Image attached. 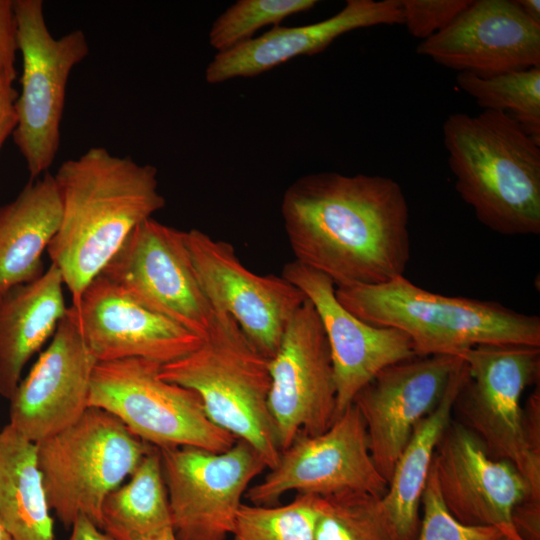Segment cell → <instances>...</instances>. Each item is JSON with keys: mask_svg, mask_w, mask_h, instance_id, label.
Masks as SVG:
<instances>
[{"mask_svg": "<svg viewBox=\"0 0 540 540\" xmlns=\"http://www.w3.org/2000/svg\"><path fill=\"white\" fill-rule=\"evenodd\" d=\"M431 468L446 508L458 521L494 527L511 540H523L515 529L513 512L525 500H540L512 464L492 458L461 422L450 421Z\"/></svg>", "mask_w": 540, "mask_h": 540, "instance_id": "15", "label": "cell"}, {"mask_svg": "<svg viewBox=\"0 0 540 540\" xmlns=\"http://www.w3.org/2000/svg\"><path fill=\"white\" fill-rule=\"evenodd\" d=\"M498 540H511V539L505 536H501Z\"/></svg>", "mask_w": 540, "mask_h": 540, "instance_id": "39", "label": "cell"}, {"mask_svg": "<svg viewBox=\"0 0 540 540\" xmlns=\"http://www.w3.org/2000/svg\"><path fill=\"white\" fill-rule=\"evenodd\" d=\"M281 215L294 260L335 287L386 283L410 260L409 207L392 178L307 174L285 190Z\"/></svg>", "mask_w": 540, "mask_h": 540, "instance_id": "1", "label": "cell"}, {"mask_svg": "<svg viewBox=\"0 0 540 540\" xmlns=\"http://www.w3.org/2000/svg\"><path fill=\"white\" fill-rule=\"evenodd\" d=\"M466 375L467 367L462 359L440 402L414 428L394 466L382 502L401 540H416L422 494L433 456L453 419L454 404Z\"/></svg>", "mask_w": 540, "mask_h": 540, "instance_id": "24", "label": "cell"}, {"mask_svg": "<svg viewBox=\"0 0 540 540\" xmlns=\"http://www.w3.org/2000/svg\"><path fill=\"white\" fill-rule=\"evenodd\" d=\"M456 83L483 110L508 114L540 142V67L491 76L462 72Z\"/></svg>", "mask_w": 540, "mask_h": 540, "instance_id": "27", "label": "cell"}, {"mask_svg": "<svg viewBox=\"0 0 540 540\" xmlns=\"http://www.w3.org/2000/svg\"><path fill=\"white\" fill-rule=\"evenodd\" d=\"M472 0H400L403 24L421 41L448 27Z\"/></svg>", "mask_w": 540, "mask_h": 540, "instance_id": "32", "label": "cell"}, {"mask_svg": "<svg viewBox=\"0 0 540 540\" xmlns=\"http://www.w3.org/2000/svg\"><path fill=\"white\" fill-rule=\"evenodd\" d=\"M416 53L439 65L479 76L540 67V24L516 0H472Z\"/></svg>", "mask_w": 540, "mask_h": 540, "instance_id": "19", "label": "cell"}, {"mask_svg": "<svg viewBox=\"0 0 540 540\" xmlns=\"http://www.w3.org/2000/svg\"><path fill=\"white\" fill-rule=\"evenodd\" d=\"M335 294L362 321L404 332L416 357L460 356L491 344L540 347L538 316L496 301L430 292L403 275L379 285L336 287Z\"/></svg>", "mask_w": 540, "mask_h": 540, "instance_id": "4", "label": "cell"}, {"mask_svg": "<svg viewBox=\"0 0 540 540\" xmlns=\"http://www.w3.org/2000/svg\"><path fill=\"white\" fill-rule=\"evenodd\" d=\"M423 517L416 540H498L504 536L497 528L470 526L458 521L446 508L435 474L430 469L422 494Z\"/></svg>", "mask_w": 540, "mask_h": 540, "instance_id": "31", "label": "cell"}, {"mask_svg": "<svg viewBox=\"0 0 540 540\" xmlns=\"http://www.w3.org/2000/svg\"><path fill=\"white\" fill-rule=\"evenodd\" d=\"M317 496L296 494L286 505L242 504L234 540H315Z\"/></svg>", "mask_w": 540, "mask_h": 540, "instance_id": "29", "label": "cell"}, {"mask_svg": "<svg viewBox=\"0 0 540 540\" xmlns=\"http://www.w3.org/2000/svg\"><path fill=\"white\" fill-rule=\"evenodd\" d=\"M282 276L313 304L327 337L337 391V416L384 368L416 357L410 338L394 328L370 325L337 299L326 275L295 260Z\"/></svg>", "mask_w": 540, "mask_h": 540, "instance_id": "17", "label": "cell"}, {"mask_svg": "<svg viewBox=\"0 0 540 540\" xmlns=\"http://www.w3.org/2000/svg\"><path fill=\"white\" fill-rule=\"evenodd\" d=\"M185 240L198 281L214 310L230 315L254 347L271 359L307 297L282 275L250 271L228 242L199 229L185 231Z\"/></svg>", "mask_w": 540, "mask_h": 540, "instance_id": "14", "label": "cell"}, {"mask_svg": "<svg viewBox=\"0 0 540 540\" xmlns=\"http://www.w3.org/2000/svg\"><path fill=\"white\" fill-rule=\"evenodd\" d=\"M461 362L451 355L402 361L384 368L355 396L371 457L388 484L414 428L440 402Z\"/></svg>", "mask_w": 540, "mask_h": 540, "instance_id": "16", "label": "cell"}, {"mask_svg": "<svg viewBox=\"0 0 540 540\" xmlns=\"http://www.w3.org/2000/svg\"><path fill=\"white\" fill-rule=\"evenodd\" d=\"M18 92L13 84L0 81V150L16 127L15 102Z\"/></svg>", "mask_w": 540, "mask_h": 540, "instance_id": "34", "label": "cell"}, {"mask_svg": "<svg viewBox=\"0 0 540 540\" xmlns=\"http://www.w3.org/2000/svg\"><path fill=\"white\" fill-rule=\"evenodd\" d=\"M136 302L202 339L215 310L198 281L185 231L141 222L101 271Z\"/></svg>", "mask_w": 540, "mask_h": 540, "instance_id": "11", "label": "cell"}, {"mask_svg": "<svg viewBox=\"0 0 540 540\" xmlns=\"http://www.w3.org/2000/svg\"><path fill=\"white\" fill-rule=\"evenodd\" d=\"M0 540H13L10 533L7 531L5 526L0 520Z\"/></svg>", "mask_w": 540, "mask_h": 540, "instance_id": "38", "label": "cell"}, {"mask_svg": "<svg viewBox=\"0 0 540 540\" xmlns=\"http://www.w3.org/2000/svg\"><path fill=\"white\" fill-rule=\"evenodd\" d=\"M53 175L62 215L47 253L61 272L72 306H77L133 229L166 201L156 167L104 147L64 161Z\"/></svg>", "mask_w": 540, "mask_h": 540, "instance_id": "2", "label": "cell"}, {"mask_svg": "<svg viewBox=\"0 0 540 540\" xmlns=\"http://www.w3.org/2000/svg\"><path fill=\"white\" fill-rule=\"evenodd\" d=\"M18 49L14 0H0V81L13 84Z\"/></svg>", "mask_w": 540, "mask_h": 540, "instance_id": "33", "label": "cell"}, {"mask_svg": "<svg viewBox=\"0 0 540 540\" xmlns=\"http://www.w3.org/2000/svg\"><path fill=\"white\" fill-rule=\"evenodd\" d=\"M71 308L97 362L135 357L162 365L189 354L203 340L145 308L102 274Z\"/></svg>", "mask_w": 540, "mask_h": 540, "instance_id": "20", "label": "cell"}, {"mask_svg": "<svg viewBox=\"0 0 540 540\" xmlns=\"http://www.w3.org/2000/svg\"><path fill=\"white\" fill-rule=\"evenodd\" d=\"M96 363L70 306L50 344L9 399L8 424L33 443L73 424L88 408Z\"/></svg>", "mask_w": 540, "mask_h": 540, "instance_id": "18", "label": "cell"}, {"mask_svg": "<svg viewBox=\"0 0 540 540\" xmlns=\"http://www.w3.org/2000/svg\"><path fill=\"white\" fill-rule=\"evenodd\" d=\"M63 279L51 263L37 279L0 296V396L10 399L30 358L54 335L67 312Z\"/></svg>", "mask_w": 540, "mask_h": 540, "instance_id": "22", "label": "cell"}, {"mask_svg": "<svg viewBox=\"0 0 540 540\" xmlns=\"http://www.w3.org/2000/svg\"><path fill=\"white\" fill-rule=\"evenodd\" d=\"M397 24H403L400 0H347L327 19L302 26H275L259 37L216 53L205 69V80L219 84L256 77L296 57L318 54L345 33Z\"/></svg>", "mask_w": 540, "mask_h": 540, "instance_id": "21", "label": "cell"}, {"mask_svg": "<svg viewBox=\"0 0 540 540\" xmlns=\"http://www.w3.org/2000/svg\"><path fill=\"white\" fill-rule=\"evenodd\" d=\"M36 447L47 501L60 522L71 528L77 516L84 515L101 529L104 500L152 446L113 414L88 407L73 424Z\"/></svg>", "mask_w": 540, "mask_h": 540, "instance_id": "6", "label": "cell"}, {"mask_svg": "<svg viewBox=\"0 0 540 540\" xmlns=\"http://www.w3.org/2000/svg\"><path fill=\"white\" fill-rule=\"evenodd\" d=\"M268 366V408L282 452L299 435L326 431L337 417L330 349L308 299L290 320Z\"/></svg>", "mask_w": 540, "mask_h": 540, "instance_id": "13", "label": "cell"}, {"mask_svg": "<svg viewBox=\"0 0 540 540\" xmlns=\"http://www.w3.org/2000/svg\"><path fill=\"white\" fill-rule=\"evenodd\" d=\"M160 366L135 357L97 362L88 407L113 414L134 436L158 449H229L236 438L210 421L195 391L161 379Z\"/></svg>", "mask_w": 540, "mask_h": 540, "instance_id": "8", "label": "cell"}, {"mask_svg": "<svg viewBox=\"0 0 540 540\" xmlns=\"http://www.w3.org/2000/svg\"><path fill=\"white\" fill-rule=\"evenodd\" d=\"M37 447L7 424L0 430V520L13 540H55Z\"/></svg>", "mask_w": 540, "mask_h": 540, "instance_id": "25", "label": "cell"}, {"mask_svg": "<svg viewBox=\"0 0 540 540\" xmlns=\"http://www.w3.org/2000/svg\"><path fill=\"white\" fill-rule=\"evenodd\" d=\"M268 365L237 322L215 310L200 346L162 364L159 377L195 391L210 421L250 444L272 469L281 450L268 408Z\"/></svg>", "mask_w": 540, "mask_h": 540, "instance_id": "5", "label": "cell"}, {"mask_svg": "<svg viewBox=\"0 0 540 540\" xmlns=\"http://www.w3.org/2000/svg\"><path fill=\"white\" fill-rule=\"evenodd\" d=\"M522 12L536 23L540 24V1L539 0H516Z\"/></svg>", "mask_w": 540, "mask_h": 540, "instance_id": "36", "label": "cell"}, {"mask_svg": "<svg viewBox=\"0 0 540 540\" xmlns=\"http://www.w3.org/2000/svg\"><path fill=\"white\" fill-rule=\"evenodd\" d=\"M172 527L161 456L152 446L101 510V529L114 540H145Z\"/></svg>", "mask_w": 540, "mask_h": 540, "instance_id": "26", "label": "cell"}, {"mask_svg": "<svg viewBox=\"0 0 540 540\" xmlns=\"http://www.w3.org/2000/svg\"><path fill=\"white\" fill-rule=\"evenodd\" d=\"M14 9L22 75L12 136L33 180L49 172L56 158L69 76L89 45L81 29L55 38L41 0H14Z\"/></svg>", "mask_w": 540, "mask_h": 540, "instance_id": "9", "label": "cell"}, {"mask_svg": "<svg viewBox=\"0 0 540 540\" xmlns=\"http://www.w3.org/2000/svg\"><path fill=\"white\" fill-rule=\"evenodd\" d=\"M315 540H401L381 497L367 493L317 496Z\"/></svg>", "mask_w": 540, "mask_h": 540, "instance_id": "28", "label": "cell"}, {"mask_svg": "<svg viewBox=\"0 0 540 540\" xmlns=\"http://www.w3.org/2000/svg\"><path fill=\"white\" fill-rule=\"evenodd\" d=\"M71 529L69 540H114L84 515L77 516Z\"/></svg>", "mask_w": 540, "mask_h": 540, "instance_id": "35", "label": "cell"}, {"mask_svg": "<svg viewBox=\"0 0 540 540\" xmlns=\"http://www.w3.org/2000/svg\"><path fill=\"white\" fill-rule=\"evenodd\" d=\"M459 357L467 367L454 404L459 422L492 458L512 464L540 500V445L530 437L521 405L524 390L539 379L540 347L479 345Z\"/></svg>", "mask_w": 540, "mask_h": 540, "instance_id": "7", "label": "cell"}, {"mask_svg": "<svg viewBox=\"0 0 540 540\" xmlns=\"http://www.w3.org/2000/svg\"><path fill=\"white\" fill-rule=\"evenodd\" d=\"M159 451L176 540H226L251 482L267 469L260 454L240 439L223 452Z\"/></svg>", "mask_w": 540, "mask_h": 540, "instance_id": "10", "label": "cell"}, {"mask_svg": "<svg viewBox=\"0 0 540 540\" xmlns=\"http://www.w3.org/2000/svg\"><path fill=\"white\" fill-rule=\"evenodd\" d=\"M387 489L388 482L371 457L364 420L352 403L326 431L297 436L245 496L251 504L272 506L289 491L314 496L356 492L382 498Z\"/></svg>", "mask_w": 540, "mask_h": 540, "instance_id": "12", "label": "cell"}, {"mask_svg": "<svg viewBox=\"0 0 540 540\" xmlns=\"http://www.w3.org/2000/svg\"><path fill=\"white\" fill-rule=\"evenodd\" d=\"M62 207L54 175L30 180L0 206V296L43 273L42 254L60 226Z\"/></svg>", "mask_w": 540, "mask_h": 540, "instance_id": "23", "label": "cell"}, {"mask_svg": "<svg viewBox=\"0 0 540 540\" xmlns=\"http://www.w3.org/2000/svg\"><path fill=\"white\" fill-rule=\"evenodd\" d=\"M145 540H176V538L172 527H169Z\"/></svg>", "mask_w": 540, "mask_h": 540, "instance_id": "37", "label": "cell"}, {"mask_svg": "<svg viewBox=\"0 0 540 540\" xmlns=\"http://www.w3.org/2000/svg\"><path fill=\"white\" fill-rule=\"evenodd\" d=\"M316 0H238L222 12L209 30V44L219 52L230 50L254 38L269 25L277 26L285 18L311 10Z\"/></svg>", "mask_w": 540, "mask_h": 540, "instance_id": "30", "label": "cell"}, {"mask_svg": "<svg viewBox=\"0 0 540 540\" xmlns=\"http://www.w3.org/2000/svg\"><path fill=\"white\" fill-rule=\"evenodd\" d=\"M443 139L455 189L480 223L502 235L540 233V142L491 110L449 115Z\"/></svg>", "mask_w": 540, "mask_h": 540, "instance_id": "3", "label": "cell"}]
</instances>
